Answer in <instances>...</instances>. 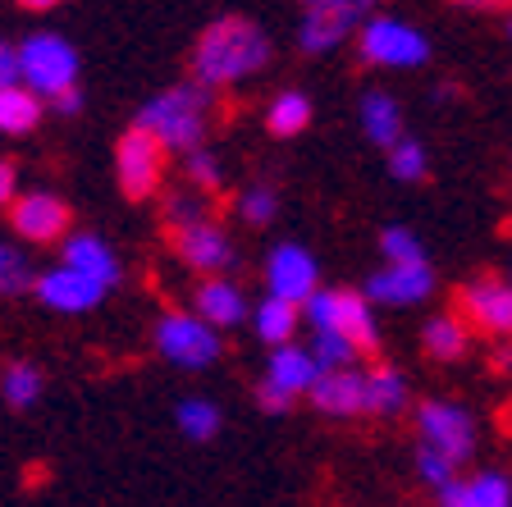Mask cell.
I'll use <instances>...</instances> for the list:
<instances>
[{"label": "cell", "instance_id": "cell-34", "mask_svg": "<svg viewBox=\"0 0 512 507\" xmlns=\"http://www.w3.org/2000/svg\"><path fill=\"white\" fill-rule=\"evenodd\" d=\"M183 183H188V188H197L202 197H206V192H215L224 183V160L215 156L211 147L188 151V156H183Z\"/></svg>", "mask_w": 512, "mask_h": 507}, {"label": "cell", "instance_id": "cell-24", "mask_svg": "<svg viewBox=\"0 0 512 507\" xmlns=\"http://www.w3.org/2000/svg\"><path fill=\"white\" fill-rule=\"evenodd\" d=\"M311 115H316V106H311V96L298 92V87H284L279 96H270L266 106V128L270 138L288 142V138H302L311 128Z\"/></svg>", "mask_w": 512, "mask_h": 507}, {"label": "cell", "instance_id": "cell-25", "mask_svg": "<svg viewBox=\"0 0 512 507\" xmlns=\"http://www.w3.org/2000/svg\"><path fill=\"white\" fill-rule=\"evenodd\" d=\"M42 115H46V101L42 96H32L23 83L0 92V133H5V138H23V133H32V128L42 124Z\"/></svg>", "mask_w": 512, "mask_h": 507}, {"label": "cell", "instance_id": "cell-2", "mask_svg": "<svg viewBox=\"0 0 512 507\" xmlns=\"http://www.w3.org/2000/svg\"><path fill=\"white\" fill-rule=\"evenodd\" d=\"M133 124H138L142 133H151L165 151L188 156V151L206 147V128H211V92H202L192 78L188 83H174V87H160L156 96L142 101V110H138Z\"/></svg>", "mask_w": 512, "mask_h": 507}, {"label": "cell", "instance_id": "cell-43", "mask_svg": "<svg viewBox=\"0 0 512 507\" xmlns=\"http://www.w3.org/2000/svg\"><path fill=\"white\" fill-rule=\"evenodd\" d=\"M23 10H28V14H46V10H55V5H51V0H28Z\"/></svg>", "mask_w": 512, "mask_h": 507}, {"label": "cell", "instance_id": "cell-15", "mask_svg": "<svg viewBox=\"0 0 512 507\" xmlns=\"http://www.w3.org/2000/svg\"><path fill=\"white\" fill-rule=\"evenodd\" d=\"M192 311L206 320L211 329H238L252 320V302H247L243 284H238L234 275L224 279H202V284L192 288Z\"/></svg>", "mask_w": 512, "mask_h": 507}, {"label": "cell", "instance_id": "cell-1", "mask_svg": "<svg viewBox=\"0 0 512 507\" xmlns=\"http://www.w3.org/2000/svg\"><path fill=\"white\" fill-rule=\"evenodd\" d=\"M275 60V42L247 14H220L202 28L197 46H192L188 74L202 92H220V87H238L252 74H261Z\"/></svg>", "mask_w": 512, "mask_h": 507}, {"label": "cell", "instance_id": "cell-32", "mask_svg": "<svg viewBox=\"0 0 512 507\" xmlns=\"http://www.w3.org/2000/svg\"><path fill=\"white\" fill-rule=\"evenodd\" d=\"M380 252H384V265L430 261V256H426V243H421V233L407 229V224H389V229H380Z\"/></svg>", "mask_w": 512, "mask_h": 507}, {"label": "cell", "instance_id": "cell-21", "mask_svg": "<svg viewBox=\"0 0 512 507\" xmlns=\"http://www.w3.org/2000/svg\"><path fill=\"white\" fill-rule=\"evenodd\" d=\"M298 329H302V307L284 302V297H261L252 307V334L266 343L270 352L275 348H288V343H298Z\"/></svg>", "mask_w": 512, "mask_h": 507}, {"label": "cell", "instance_id": "cell-20", "mask_svg": "<svg viewBox=\"0 0 512 507\" xmlns=\"http://www.w3.org/2000/svg\"><path fill=\"white\" fill-rule=\"evenodd\" d=\"M357 124H362V133L375 142V147H398V142L407 138L403 133V106H398V96L380 92V87H371V92H362V101H357Z\"/></svg>", "mask_w": 512, "mask_h": 507}, {"label": "cell", "instance_id": "cell-14", "mask_svg": "<svg viewBox=\"0 0 512 507\" xmlns=\"http://www.w3.org/2000/svg\"><path fill=\"white\" fill-rule=\"evenodd\" d=\"M60 265H69L74 275L92 279V284L106 288V293H115V288L124 284V261H119V252L101 233H69L60 243Z\"/></svg>", "mask_w": 512, "mask_h": 507}, {"label": "cell", "instance_id": "cell-13", "mask_svg": "<svg viewBox=\"0 0 512 507\" xmlns=\"http://www.w3.org/2000/svg\"><path fill=\"white\" fill-rule=\"evenodd\" d=\"M10 224L32 247L64 243L69 238V201L55 197V192H23L10 206Z\"/></svg>", "mask_w": 512, "mask_h": 507}, {"label": "cell", "instance_id": "cell-45", "mask_svg": "<svg viewBox=\"0 0 512 507\" xmlns=\"http://www.w3.org/2000/svg\"><path fill=\"white\" fill-rule=\"evenodd\" d=\"M503 279H508V284H512V265H508V275H503Z\"/></svg>", "mask_w": 512, "mask_h": 507}, {"label": "cell", "instance_id": "cell-40", "mask_svg": "<svg viewBox=\"0 0 512 507\" xmlns=\"http://www.w3.org/2000/svg\"><path fill=\"white\" fill-rule=\"evenodd\" d=\"M439 507H471V489H467V476H458L453 485H444L439 489Z\"/></svg>", "mask_w": 512, "mask_h": 507}, {"label": "cell", "instance_id": "cell-30", "mask_svg": "<svg viewBox=\"0 0 512 507\" xmlns=\"http://www.w3.org/2000/svg\"><path fill=\"white\" fill-rule=\"evenodd\" d=\"M384 165H389V179L394 183H421L430 174V151L416 138H403L398 147L384 151Z\"/></svg>", "mask_w": 512, "mask_h": 507}, {"label": "cell", "instance_id": "cell-33", "mask_svg": "<svg viewBox=\"0 0 512 507\" xmlns=\"http://www.w3.org/2000/svg\"><path fill=\"white\" fill-rule=\"evenodd\" d=\"M307 352L316 357L320 375H325V370H352V366H357V357H362V352L352 348L348 338H343V334H330V329H325V334H311Z\"/></svg>", "mask_w": 512, "mask_h": 507}, {"label": "cell", "instance_id": "cell-39", "mask_svg": "<svg viewBox=\"0 0 512 507\" xmlns=\"http://www.w3.org/2000/svg\"><path fill=\"white\" fill-rule=\"evenodd\" d=\"M23 192H19V169L10 160H0V206H14Z\"/></svg>", "mask_w": 512, "mask_h": 507}, {"label": "cell", "instance_id": "cell-16", "mask_svg": "<svg viewBox=\"0 0 512 507\" xmlns=\"http://www.w3.org/2000/svg\"><path fill=\"white\" fill-rule=\"evenodd\" d=\"M37 302L60 311V316H87V311H96L106 302V288H96L92 279L74 275L69 265H51L37 279Z\"/></svg>", "mask_w": 512, "mask_h": 507}, {"label": "cell", "instance_id": "cell-5", "mask_svg": "<svg viewBox=\"0 0 512 507\" xmlns=\"http://www.w3.org/2000/svg\"><path fill=\"white\" fill-rule=\"evenodd\" d=\"M357 55L375 69H421L430 64L435 46L412 19H398V14H371L366 28L357 32Z\"/></svg>", "mask_w": 512, "mask_h": 507}, {"label": "cell", "instance_id": "cell-17", "mask_svg": "<svg viewBox=\"0 0 512 507\" xmlns=\"http://www.w3.org/2000/svg\"><path fill=\"white\" fill-rule=\"evenodd\" d=\"M325 334V329H320ZM330 334H343L352 348L371 357L380 352V320H375V307L366 302L362 288H334V325Z\"/></svg>", "mask_w": 512, "mask_h": 507}, {"label": "cell", "instance_id": "cell-44", "mask_svg": "<svg viewBox=\"0 0 512 507\" xmlns=\"http://www.w3.org/2000/svg\"><path fill=\"white\" fill-rule=\"evenodd\" d=\"M503 32H508V42H512V14H508V23H503Z\"/></svg>", "mask_w": 512, "mask_h": 507}, {"label": "cell", "instance_id": "cell-29", "mask_svg": "<svg viewBox=\"0 0 512 507\" xmlns=\"http://www.w3.org/2000/svg\"><path fill=\"white\" fill-rule=\"evenodd\" d=\"M160 220L170 224V233L188 229V224L206 220V197L197 188H188V183H179V188H170L160 197Z\"/></svg>", "mask_w": 512, "mask_h": 507}, {"label": "cell", "instance_id": "cell-12", "mask_svg": "<svg viewBox=\"0 0 512 507\" xmlns=\"http://www.w3.org/2000/svg\"><path fill=\"white\" fill-rule=\"evenodd\" d=\"M371 307H421L435 297V265L430 261H407V265H380L362 284Z\"/></svg>", "mask_w": 512, "mask_h": 507}, {"label": "cell", "instance_id": "cell-28", "mask_svg": "<svg viewBox=\"0 0 512 507\" xmlns=\"http://www.w3.org/2000/svg\"><path fill=\"white\" fill-rule=\"evenodd\" d=\"M37 270H32L28 252L14 243L0 238V297H23V293H37Z\"/></svg>", "mask_w": 512, "mask_h": 507}, {"label": "cell", "instance_id": "cell-18", "mask_svg": "<svg viewBox=\"0 0 512 507\" xmlns=\"http://www.w3.org/2000/svg\"><path fill=\"white\" fill-rule=\"evenodd\" d=\"M307 402L320 416L348 421V416H366V370H325L316 380V389L307 393Z\"/></svg>", "mask_w": 512, "mask_h": 507}, {"label": "cell", "instance_id": "cell-11", "mask_svg": "<svg viewBox=\"0 0 512 507\" xmlns=\"http://www.w3.org/2000/svg\"><path fill=\"white\" fill-rule=\"evenodd\" d=\"M458 316L471 329L494 338H512V284L503 275H476L458 288Z\"/></svg>", "mask_w": 512, "mask_h": 507}, {"label": "cell", "instance_id": "cell-31", "mask_svg": "<svg viewBox=\"0 0 512 507\" xmlns=\"http://www.w3.org/2000/svg\"><path fill=\"white\" fill-rule=\"evenodd\" d=\"M234 211L243 224H252V229H266V224H275L279 215V192L270 188V183H247L243 192H238Z\"/></svg>", "mask_w": 512, "mask_h": 507}, {"label": "cell", "instance_id": "cell-38", "mask_svg": "<svg viewBox=\"0 0 512 507\" xmlns=\"http://www.w3.org/2000/svg\"><path fill=\"white\" fill-rule=\"evenodd\" d=\"M256 402H261V412H270V416H288V412H293V398H284V393L270 389V384H261V389H256Z\"/></svg>", "mask_w": 512, "mask_h": 507}, {"label": "cell", "instance_id": "cell-41", "mask_svg": "<svg viewBox=\"0 0 512 507\" xmlns=\"http://www.w3.org/2000/svg\"><path fill=\"white\" fill-rule=\"evenodd\" d=\"M51 110H55V115H64V119H69V115H83V87H74V92L55 96Z\"/></svg>", "mask_w": 512, "mask_h": 507}, {"label": "cell", "instance_id": "cell-35", "mask_svg": "<svg viewBox=\"0 0 512 507\" xmlns=\"http://www.w3.org/2000/svg\"><path fill=\"white\" fill-rule=\"evenodd\" d=\"M467 489H471V507H512V476L503 471H476L467 476Z\"/></svg>", "mask_w": 512, "mask_h": 507}, {"label": "cell", "instance_id": "cell-6", "mask_svg": "<svg viewBox=\"0 0 512 507\" xmlns=\"http://www.w3.org/2000/svg\"><path fill=\"white\" fill-rule=\"evenodd\" d=\"M151 343L174 370H211L224 357L220 329H211L197 311H160Z\"/></svg>", "mask_w": 512, "mask_h": 507}, {"label": "cell", "instance_id": "cell-7", "mask_svg": "<svg viewBox=\"0 0 512 507\" xmlns=\"http://www.w3.org/2000/svg\"><path fill=\"white\" fill-rule=\"evenodd\" d=\"M165 169H170V151L160 147L151 133L138 124H128L115 142V183L128 201H147L165 188Z\"/></svg>", "mask_w": 512, "mask_h": 507}, {"label": "cell", "instance_id": "cell-36", "mask_svg": "<svg viewBox=\"0 0 512 507\" xmlns=\"http://www.w3.org/2000/svg\"><path fill=\"white\" fill-rule=\"evenodd\" d=\"M416 476H421L439 494L444 485H453V480H458V466H448L444 457L430 453V448H416Z\"/></svg>", "mask_w": 512, "mask_h": 507}, {"label": "cell", "instance_id": "cell-22", "mask_svg": "<svg viewBox=\"0 0 512 507\" xmlns=\"http://www.w3.org/2000/svg\"><path fill=\"white\" fill-rule=\"evenodd\" d=\"M412 407V384L398 366H371L366 370V416H403Z\"/></svg>", "mask_w": 512, "mask_h": 507}, {"label": "cell", "instance_id": "cell-10", "mask_svg": "<svg viewBox=\"0 0 512 507\" xmlns=\"http://www.w3.org/2000/svg\"><path fill=\"white\" fill-rule=\"evenodd\" d=\"M174 252H179V261L188 265L197 279H224L238 265L234 233L224 229L220 220H211V215L174 233Z\"/></svg>", "mask_w": 512, "mask_h": 507}, {"label": "cell", "instance_id": "cell-19", "mask_svg": "<svg viewBox=\"0 0 512 507\" xmlns=\"http://www.w3.org/2000/svg\"><path fill=\"white\" fill-rule=\"evenodd\" d=\"M320 380V366L316 357L307 352V343H288V348H275L266 357V375H261V384H270V389H279L284 398H307L311 389H316Z\"/></svg>", "mask_w": 512, "mask_h": 507}, {"label": "cell", "instance_id": "cell-26", "mask_svg": "<svg viewBox=\"0 0 512 507\" xmlns=\"http://www.w3.org/2000/svg\"><path fill=\"white\" fill-rule=\"evenodd\" d=\"M174 425H179V434L192 439V444H211L224 425V412H220V402L192 393V398H183L179 407H174Z\"/></svg>", "mask_w": 512, "mask_h": 507}, {"label": "cell", "instance_id": "cell-3", "mask_svg": "<svg viewBox=\"0 0 512 507\" xmlns=\"http://www.w3.org/2000/svg\"><path fill=\"white\" fill-rule=\"evenodd\" d=\"M19 64H23V87L42 101L74 92L78 87V46L51 28H37L19 42Z\"/></svg>", "mask_w": 512, "mask_h": 507}, {"label": "cell", "instance_id": "cell-42", "mask_svg": "<svg viewBox=\"0 0 512 507\" xmlns=\"http://www.w3.org/2000/svg\"><path fill=\"white\" fill-rule=\"evenodd\" d=\"M494 366H512V343H503V348L494 352Z\"/></svg>", "mask_w": 512, "mask_h": 507}, {"label": "cell", "instance_id": "cell-27", "mask_svg": "<svg viewBox=\"0 0 512 507\" xmlns=\"http://www.w3.org/2000/svg\"><path fill=\"white\" fill-rule=\"evenodd\" d=\"M42 370L32 366V361H10V366L0 370V398L10 402V407H19V412H28L32 402L42 398Z\"/></svg>", "mask_w": 512, "mask_h": 507}, {"label": "cell", "instance_id": "cell-8", "mask_svg": "<svg viewBox=\"0 0 512 507\" xmlns=\"http://www.w3.org/2000/svg\"><path fill=\"white\" fill-rule=\"evenodd\" d=\"M371 19V5L362 0H311L302 5L298 19V51L302 55H330L348 42L352 32H362Z\"/></svg>", "mask_w": 512, "mask_h": 507}, {"label": "cell", "instance_id": "cell-4", "mask_svg": "<svg viewBox=\"0 0 512 507\" xmlns=\"http://www.w3.org/2000/svg\"><path fill=\"white\" fill-rule=\"evenodd\" d=\"M476 444H480V425L462 402L448 398L416 402V448L439 453L448 466H467L476 457Z\"/></svg>", "mask_w": 512, "mask_h": 507}, {"label": "cell", "instance_id": "cell-9", "mask_svg": "<svg viewBox=\"0 0 512 507\" xmlns=\"http://www.w3.org/2000/svg\"><path fill=\"white\" fill-rule=\"evenodd\" d=\"M261 279H266L270 297H284L293 307H307L311 297L320 293V261L311 256V247L302 243H275L266 252V265H261Z\"/></svg>", "mask_w": 512, "mask_h": 507}, {"label": "cell", "instance_id": "cell-23", "mask_svg": "<svg viewBox=\"0 0 512 507\" xmlns=\"http://www.w3.org/2000/svg\"><path fill=\"white\" fill-rule=\"evenodd\" d=\"M421 348L435 361H462L471 348V325L458 311H444V316H430L421 325Z\"/></svg>", "mask_w": 512, "mask_h": 507}, {"label": "cell", "instance_id": "cell-37", "mask_svg": "<svg viewBox=\"0 0 512 507\" xmlns=\"http://www.w3.org/2000/svg\"><path fill=\"white\" fill-rule=\"evenodd\" d=\"M19 83H23L19 46H14V42H5V37H0V92H5V87H19Z\"/></svg>", "mask_w": 512, "mask_h": 507}]
</instances>
